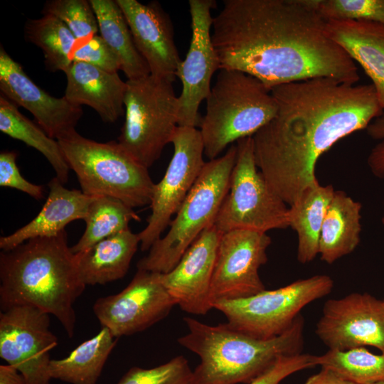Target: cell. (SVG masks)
<instances>
[{
	"label": "cell",
	"instance_id": "cell-1",
	"mask_svg": "<svg viewBox=\"0 0 384 384\" xmlns=\"http://www.w3.org/2000/svg\"><path fill=\"white\" fill-rule=\"evenodd\" d=\"M326 24L308 0H225L211 38L220 69L250 75L270 90L319 78L355 84L356 63Z\"/></svg>",
	"mask_w": 384,
	"mask_h": 384
},
{
	"label": "cell",
	"instance_id": "cell-2",
	"mask_svg": "<svg viewBox=\"0 0 384 384\" xmlns=\"http://www.w3.org/2000/svg\"><path fill=\"white\" fill-rule=\"evenodd\" d=\"M270 91L277 110L252 136L255 160L271 189L291 206L318 181L320 156L342 138L366 129L383 110L372 84L319 78Z\"/></svg>",
	"mask_w": 384,
	"mask_h": 384
},
{
	"label": "cell",
	"instance_id": "cell-3",
	"mask_svg": "<svg viewBox=\"0 0 384 384\" xmlns=\"http://www.w3.org/2000/svg\"><path fill=\"white\" fill-rule=\"evenodd\" d=\"M65 230L29 239L0 253V306L28 305L54 316L68 337L74 334L73 308L85 289Z\"/></svg>",
	"mask_w": 384,
	"mask_h": 384
},
{
	"label": "cell",
	"instance_id": "cell-4",
	"mask_svg": "<svg viewBox=\"0 0 384 384\" xmlns=\"http://www.w3.org/2000/svg\"><path fill=\"white\" fill-rule=\"evenodd\" d=\"M186 334L178 343L200 358L193 370L196 384L250 383L280 357L301 353L304 319L299 314L281 335L262 339L241 332L229 324L209 325L183 319Z\"/></svg>",
	"mask_w": 384,
	"mask_h": 384
},
{
	"label": "cell",
	"instance_id": "cell-5",
	"mask_svg": "<svg viewBox=\"0 0 384 384\" xmlns=\"http://www.w3.org/2000/svg\"><path fill=\"white\" fill-rule=\"evenodd\" d=\"M277 110L271 91L260 80L239 70L220 69L200 124L204 154L215 159L229 144L252 137Z\"/></svg>",
	"mask_w": 384,
	"mask_h": 384
},
{
	"label": "cell",
	"instance_id": "cell-6",
	"mask_svg": "<svg viewBox=\"0 0 384 384\" xmlns=\"http://www.w3.org/2000/svg\"><path fill=\"white\" fill-rule=\"evenodd\" d=\"M57 141L84 194L112 197L132 208L150 204L155 183L148 169L118 142H97L76 130Z\"/></svg>",
	"mask_w": 384,
	"mask_h": 384
},
{
	"label": "cell",
	"instance_id": "cell-7",
	"mask_svg": "<svg viewBox=\"0 0 384 384\" xmlns=\"http://www.w3.org/2000/svg\"><path fill=\"white\" fill-rule=\"evenodd\" d=\"M237 156V145H231L220 157L206 162L166 235L157 240L146 256L137 262V270L165 274L180 259L209 225L214 223L228 192Z\"/></svg>",
	"mask_w": 384,
	"mask_h": 384
},
{
	"label": "cell",
	"instance_id": "cell-8",
	"mask_svg": "<svg viewBox=\"0 0 384 384\" xmlns=\"http://www.w3.org/2000/svg\"><path fill=\"white\" fill-rule=\"evenodd\" d=\"M126 83L125 119L117 142L148 169L171 143L178 127V97L173 82L151 75Z\"/></svg>",
	"mask_w": 384,
	"mask_h": 384
},
{
	"label": "cell",
	"instance_id": "cell-9",
	"mask_svg": "<svg viewBox=\"0 0 384 384\" xmlns=\"http://www.w3.org/2000/svg\"><path fill=\"white\" fill-rule=\"evenodd\" d=\"M236 145L228 192L214 225L222 233L240 229L267 233L287 228L289 208L257 170L252 137L238 140Z\"/></svg>",
	"mask_w": 384,
	"mask_h": 384
},
{
	"label": "cell",
	"instance_id": "cell-10",
	"mask_svg": "<svg viewBox=\"0 0 384 384\" xmlns=\"http://www.w3.org/2000/svg\"><path fill=\"white\" fill-rule=\"evenodd\" d=\"M333 287L329 276L317 274L250 297L216 302L213 307L223 313L234 329L269 339L283 334L305 306L329 294Z\"/></svg>",
	"mask_w": 384,
	"mask_h": 384
},
{
	"label": "cell",
	"instance_id": "cell-11",
	"mask_svg": "<svg viewBox=\"0 0 384 384\" xmlns=\"http://www.w3.org/2000/svg\"><path fill=\"white\" fill-rule=\"evenodd\" d=\"M171 143L174 154L162 179L155 183L150 202L151 214L145 228L138 233L140 248L149 250L161 238L198 178L206 162L199 129L178 126Z\"/></svg>",
	"mask_w": 384,
	"mask_h": 384
},
{
	"label": "cell",
	"instance_id": "cell-12",
	"mask_svg": "<svg viewBox=\"0 0 384 384\" xmlns=\"http://www.w3.org/2000/svg\"><path fill=\"white\" fill-rule=\"evenodd\" d=\"M49 314L19 305L0 313V357L23 375L27 384H49L50 353L58 338Z\"/></svg>",
	"mask_w": 384,
	"mask_h": 384
},
{
	"label": "cell",
	"instance_id": "cell-13",
	"mask_svg": "<svg viewBox=\"0 0 384 384\" xmlns=\"http://www.w3.org/2000/svg\"><path fill=\"white\" fill-rule=\"evenodd\" d=\"M175 305L160 273L137 270L124 289L98 298L92 309L102 326L118 338L147 329L164 319Z\"/></svg>",
	"mask_w": 384,
	"mask_h": 384
},
{
	"label": "cell",
	"instance_id": "cell-14",
	"mask_svg": "<svg viewBox=\"0 0 384 384\" xmlns=\"http://www.w3.org/2000/svg\"><path fill=\"white\" fill-rule=\"evenodd\" d=\"M271 242L266 233L240 229L223 233L211 283L213 304L266 289L259 269L267 261V250Z\"/></svg>",
	"mask_w": 384,
	"mask_h": 384
},
{
	"label": "cell",
	"instance_id": "cell-15",
	"mask_svg": "<svg viewBox=\"0 0 384 384\" xmlns=\"http://www.w3.org/2000/svg\"><path fill=\"white\" fill-rule=\"evenodd\" d=\"M316 334L329 349L369 346L384 353V300L358 292L328 299Z\"/></svg>",
	"mask_w": 384,
	"mask_h": 384
},
{
	"label": "cell",
	"instance_id": "cell-16",
	"mask_svg": "<svg viewBox=\"0 0 384 384\" xmlns=\"http://www.w3.org/2000/svg\"><path fill=\"white\" fill-rule=\"evenodd\" d=\"M192 36L189 49L178 66L176 76L182 82L178 97V126L200 127L202 117L198 108L210 91L213 73L220 70L218 58L211 38L213 0H190Z\"/></svg>",
	"mask_w": 384,
	"mask_h": 384
},
{
	"label": "cell",
	"instance_id": "cell-17",
	"mask_svg": "<svg viewBox=\"0 0 384 384\" xmlns=\"http://www.w3.org/2000/svg\"><path fill=\"white\" fill-rule=\"evenodd\" d=\"M222 234L214 223L209 225L173 270L160 274L162 284L176 304L187 313L203 315L213 309L211 283Z\"/></svg>",
	"mask_w": 384,
	"mask_h": 384
},
{
	"label": "cell",
	"instance_id": "cell-18",
	"mask_svg": "<svg viewBox=\"0 0 384 384\" xmlns=\"http://www.w3.org/2000/svg\"><path fill=\"white\" fill-rule=\"evenodd\" d=\"M0 90L9 100L29 111L39 127L56 140L75 131L83 114L81 106L64 97H53L36 85L1 46Z\"/></svg>",
	"mask_w": 384,
	"mask_h": 384
},
{
	"label": "cell",
	"instance_id": "cell-19",
	"mask_svg": "<svg viewBox=\"0 0 384 384\" xmlns=\"http://www.w3.org/2000/svg\"><path fill=\"white\" fill-rule=\"evenodd\" d=\"M129 27L135 46L154 78L174 82L181 61L168 14L157 1L116 0Z\"/></svg>",
	"mask_w": 384,
	"mask_h": 384
},
{
	"label": "cell",
	"instance_id": "cell-20",
	"mask_svg": "<svg viewBox=\"0 0 384 384\" xmlns=\"http://www.w3.org/2000/svg\"><path fill=\"white\" fill-rule=\"evenodd\" d=\"M64 97L95 110L103 122L113 123L122 114L127 83L117 73H110L85 63H73L65 72Z\"/></svg>",
	"mask_w": 384,
	"mask_h": 384
},
{
	"label": "cell",
	"instance_id": "cell-21",
	"mask_svg": "<svg viewBox=\"0 0 384 384\" xmlns=\"http://www.w3.org/2000/svg\"><path fill=\"white\" fill-rule=\"evenodd\" d=\"M48 196L38 214L28 223L0 238V248L9 250L37 237L56 235L72 221L86 217L92 196L64 187L58 178L48 183Z\"/></svg>",
	"mask_w": 384,
	"mask_h": 384
},
{
	"label": "cell",
	"instance_id": "cell-22",
	"mask_svg": "<svg viewBox=\"0 0 384 384\" xmlns=\"http://www.w3.org/2000/svg\"><path fill=\"white\" fill-rule=\"evenodd\" d=\"M326 31L370 78L384 112V26L366 21L328 20Z\"/></svg>",
	"mask_w": 384,
	"mask_h": 384
},
{
	"label": "cell",
	"instance_id": "cell-23",
	"mask_svg": "<svg viewBox=\"0 0 384 384\" xmlns=\"http://www.w3.org/2000/svg\"><path fill=\"white\" fill-rule=\"evenodd\" d=\"M140 244L129 228L110 235L75 253L80 275L85 285L105 284L123 278Z\"/></svg>",
	"mask_w": 384,
	"mask_h": 384
},
{
	"label": "cell",
	"instance_id": "cell-24",
	"mask_svg": "<svg viewBox=\"0 0 384 384\" xmlns=\"http://www.w3.org/2000/svg\"><path fill=\"white\" fill-rule=\"evenodd\" d=\"M361 204L343 191H335L328 206L319 240L322 261L332 264L357 247L360 242Z\"/></svg>",
	"mask_w": 384,
	"mask_h": 384
},
{
	"label": "cell",
	"instance_id": "cell-25",
	"mask_svg": "<svg viewBox=\"0 0 384 384\" xmlns=\"http://www.w3.org/2000/svg\"><path fill=\"white\" fill-rule=\"evenodd\" d=\"M332 185L318 181L304 189L289 206V227L297 235V260L306 264L319 255V240L328 206L334 193Z\"/></svg>",
	"mask_w": 384,
	"mask_h": 384
},
{
	"label": "cell",
	"instance_id": "cell-26",
	"mask_svg": "<svg viewBox=\"0 0 384 384\" xmlns=\"http://www.w3.org/2000/svg\"><path fill=\"white\" fill-rule=\"evenodd\" d=\"M97 16L100 35L118 57L127 80L150 75L149 68L137 49L124 14L116 0H90Z\"/></svg>",
	"mask_w": 384,
	"mask_h": 384
},
{
	"label": "cell",
	"instance_id": "cell-27",
	"mask_svg": "<svg viewBox=\"0 0 384 384\" xmlns=\"http://www.w3.org/2000/svg\"><path fill=\"white\" fill-rule=\"evenodd\" d=\"M117 340L107 328L102 326L97 334L80 343L67 357L51 359V379L70 384H97Z\"/></svg>",
	"mask_w": 384,
	"mask_h": 384
},
{
	"label": "cell",
	"instance_id": "cell-28",
	"mask_svg": "<svg viewBox=\"0 0 384 384\" xmlns=\"http://www.w3.org/2000/svg\"><path fill=\"white\" fill-rule=\"evenodd\" d=\"M18 105L0 95V130L40 151L48 161L62 183L68 181L70 168L58 142L50 137L18 110Z\"/></svg>",
	"mask_w": 384,
	"mask_h": 384
},
{
	"label": "cell",
	"instance_id": "cell-29",
	"mask_svg": "<svg viewBox=\"0 0 384 384\" xmlns=\"http://www.w3.org/2000/svg\"><path fill=\"white\" fill-rule=\"evenodd\" d=\"M140 218L121 201L105 196H92L84 219L86 228L78 242L70 247L73 253L83 251L99 241L127 230L131 220Z\"/></svg>",
	"mask_w": 384,
	"mask_h": 384
},
{
	"label": "cell",
	"instance_id": "cell-30",
	"mask_svg": "<svg viewBox=\"0 0 384 384\" xmlns=\"http://www.w3.org/2000/svg\"><path fill=\"white\" fill-rule=\"evenodd\" d=\"M26 41L43 51L47 68L53 72H65L72 65V53L76 38L60 19L44 14L26 21L24 28Z\"/></svg>",
	"mask_w": 384,
	"mask_h": 384
},
{
	"label": "cell",
	"instance_id": "cell-31",
	"mask_svg": "<svg viewBox=\"0 0 384 384\" xmlns=\"http://www.w3.org/2000/svg\"><path fill=\"white\" fill-rule=\"evenodd\" d=\"M314 363L330 369L356 384L384 382V353L374 354L365 347L345 351L329 349L314 356Z\"/></svg>",
	"mask_w": 384,
	"mask_h": 384
},
{
	"label": "cell",
	"instance_id": "cell-32",
	"mask_svg": "<svg viewBox=\"0 0 384 384\" xmlns=\"http://www.w3.org/2000/svg\"><path fill=\"white\" fill-rule=\"evenodd\" d=\"M42 12L64 23L76 38L75 45L98 35V22L90 0H49L45 3Z\"/></svg>",
	"mask_w": 384,
	"mask_h": 384
},
{
	"label": "cell",
	"instance_id": "cell-33",
	"mask_svg": "<svg viewBox=\"0 0 384 384\" xmlns=\"http://www.w3.org/2000/svg\"><path fill=\"white\" fill-rule=\"evenodd\" d=\"M325 20H357L384 26V0H308Z\"/></svg>",
	"mask_w": 384,
	"mask_h": 384
},
{
	"label": "cell",
	"instance_id": "cell-34",
	"mask_svg": "<svg viewBox=\"0 0 384 384\" xmlns=\"http://www.w3.org/2000/svg\"><path fill=\"white\" fill-rule=\"evenodd\" d=\"M117 384H196L193 370L183 356L151 368H131Z\"/></svg>",
	"mask_w": 384,
	"mask_h": 384
},
{
	"label": "cell",
	"instance_id": "cell-35",
	"mask_svg": "<svg viewBox=\"0 0 384 384\" xmlns=\"http://www.w3.org/2000/svg\"><path fill=\"white\" fill-rule=\"evenodd\" d=\"M72 62L87 63L110 73H117L121 70L118 57L100 35L75 45Z\"/></svg>",
	"mask_w": 384,
	"mask_h": 384
},
{
	"label": "cell",
	"instance_id": "cell-36",
	"mask_svg": "<svg viewBox=\"0 0 384 384\" xmlns=\"http://www.w3.org/2000/svg\"><path fill=\"white\" fill-rule=\"evenodd\" d=\"M17 154L14 151L0 154V186L22 191L36 200L44 197V188L25 179L16 165Z\"/></svg>",
	"mask_w": 384,
	"mask_h": 384
},
{
	"label": "cell",
	"instance_id": "cell-37",
	"mask_svg": "<svg viewBox=\"0 0 384 384\" xmlns=\"http://www.w3.org/2000/svg\"><path fill=\"white\" fill-rule=\"evenodd\" d=\"M313 357V355L302 352L282 356L266 371L248 384H279L292 374L315 366Z\"/></svg>",
	"mask_w": 384,
	"mask_h": 384
},
{
	"label": "cell",
	"instance_id": "cell-38",
	"mask_svg": "<svg viewBox=\"0 0 384 384\" xmlns=\"http://www.w3.org/2000/svg\"><path fill=\"white\" fill-rule=\"evenodd\" d=\"M367 164L373 176L378 178H384V139L371 149Z\"/></svg>",
	"mask_w": 384,
	"mask_h": 384
},
{
	"label": "cell",
	"instance_id": "cell-39",
	"mask_svg": "<svg viewBox=\"0 0 384 384\" xmlns=\"http://www.w3.org/2000/svg\"><path fill=\"white\" fill-rule=\"evenodd\" d=\"M304 384H356L337 373L321 368V370L309 377Z\"/></svg>",
	"mask_w": 384,
	"mask_h": 384
},
{
	"label": "cell",
	"instance_id": "cell-40",
	"mask_svg": "<svg viewBox=\"0 0 384 384\" xmlns=\"http://www.w3.org/2000/svg\"><path fill=\"white\" fill-rule=\"evenodd\" d=\"M0 384H27L23 375L14 366H0Z\"/></svg>",
	"mask_w": 384,
	"mask_h": 384
},
{
	"label": "cell",
	"instance_id": "cell-41",
	"mask_svg": "<svg viewBox=\"0 0 384 384\" xmlns=\"http://www.w3.org/2000/svg\"><path fill=\"white\" fill-rule=\"evenodd\" d=\"M368 135L375 140L384 139V112L374 119L366 129Z\"/></svg>",
	"mask_w": 384,
	"mask_h": 384
},
{
	"label": "cell",
	"instance_id": "cell-42",
	"mask_svg": "<svg viewBox=\"0 0 384 384\" xmlns=\"http://www.w3.org/2000/svg\"><path fill=\"white\" fill-rule=\"evenodd\" d=\"M381 222L384 225V215H383V217L381 218Z\"/></svg>",
	"mask_w": 384,
	"mask_h": 384
},
{
	"label": "cell",
	"instance_id": "cell-43",
	"mask_svg": "<svg viewBox=\"0 0 384 384\" xmlns=\"http://www.w3.org/2000/svg\"><path fill=\"white\" fill-rule=\"evenodd\" d=\"M373 384H384V382H379V383H373Z\"/></svg>",
	"mask_w": 384,
	"mask_h": 384
}]
</instances>
